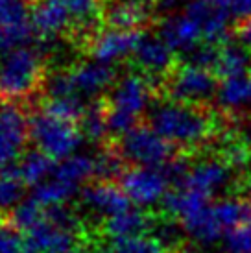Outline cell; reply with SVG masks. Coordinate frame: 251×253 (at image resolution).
Returning <instances> with one entry per match:
<instances>
[{"instance_id":"1","label":"cell","mask_w":251,"mask_h":253,"mask_svg":"<svg viewBox=\"0 0 251 253\" xmlns=\"http://www.w3.org/2000/svg\"><path fill=\"white\" fill-rule=\"evenodd\" d=\"M148 126L183 152L205 146L222 133L218 117L207 111L205 106L183 104L170 98L152 104L148 111Z\"/></svg>"},{"instance_id":"2","label":"cell","mask_w":251,"mask_h":253,"mask_svg":"<svg viewBox=\"0 0 251 253\" xmlns=\"http://www.w3.org/2000/svg\"><path fill=\"white\" fill-rule=\"evenodd\" d=\"M46 59L35 44L0 56V104L28 102L42 96L46 82Z\"/></svg>"},{"instance_id":"3","label":"cell","mask_w":251,"mask_h":253,"mask_svg":"<svg viewBox=\"0 0 251 253\" xmlns=\"http://www.w3.org/2000/svg\"><path fill=\"white\" fill-rule=\"evenodd\" d=\"M161 212L177 220L188 237L200 244H214L225 233L214 214L210 198L185 187H175L168 192Z\"/></svg>"},{"instance_id":"4","label":"cell","mask_w":251,"mask_h":253,"mask_svg":"<svg viewBox=\"0 0 251 253\" xmlns=\"http://www.w3.org/2000/svg\"><path fill=\"white\" fill-rule=\"evenodd\" d=\"M30 141L50 159L65 161L74 155L84 141V135L78 124L52 117L39 109L30 117Z\"/></svg>"},{"instance_id":"5","label":"cell","mask_w":251,"mask_h":253,"mask_svg":"<svg viewBox=\"0 0 251 253\" xmlns=\"http://www.w3.org/2000/svg\"><path fill=\"white\" fill-rule=\"evenodd\" d=\"M111 142L117 148V152L122 155V159L129 163L131 167L163 169L177 155L174 144L163 139L150 126H142V124Z\"/></svg>"},{"instance_id":"6","label":"cell","mask_w":251,"mask_h":253,"mask_svg":"<svg viewBox=\"0 0 251 253\" xmlns=\"http://www.w3.org/2000/svg\"><path fill=\"white\" fill-rule=\"evenodd\" d=\"M218 87V76L212 71L188 63H177V67L165 80L161 91L165 98L183 104L205 106V102L216 96Z\"/></svg>"},{"instance_id":"7","label":"cell","mask_w":251,"mask_h":253,"mask_svg":"<svg viewBox=\"0 0 251 253\" xmlns=\"http://www.w3.org/2000/svg\"><path fill=\"white\" fill-rule=\"evenodd\" d=\"M30 141L28 107L17 102L0 104V170L13 167Z\"/></svg>"},{"instance_id":"8","label":"cell","mask_w":251,"mask_h":253,"mask_svg":"<svg viewBox=\"0 0 251 253\" xmlns=\"http://www.w3.org/2000/svg\"><path fill=\"white\" fill-rule=\"evenodd\" d=\"M170 177L165 169H148V167H131L120 177V187L137 207H154L165 202L170 192Z\"/></svg>"},{"instance_id":"9","label":"cell","mask_w":251,"mask_h":253,"mask_svg":"<svg viewBox=\"0 0 251 253\" xmlns=\"http://www.w3.org/2000/svg\"><path fill=\"white\" fill-rule=\"evenodd\" d=\"M235 172L237 170L223 161L220 155H207L190 163L187 174L177 187H185L212 198L218 192L235 189Z\"/></svg>"},{"instance_id":"10","label":"cell","mask_w":251,"mask_h":253,"mask_svg":"<svg viewBox=\"0 0 251 253\" xmlns=\"http://www.w3.org/2000/svg\"><path fill=\"white\" fill-rule=\"evenodd\" d=\"M155 94H159L155 85L142 72H126L113 85L107 96V106L139 119L142 113L150 111Z\"/></svg>"},{"instance_id":"11","label":"cell","mask_w":251,"mask_h":253,"mask_svg":"<svg viewBox=\"0 0 251 253\" xmlns=\"http://www.w3.org/2000/svg\"><path fill=\"white\" fill-rule=\"evenodd\" d=\"M174 54L175 52L168 46L161 36L144 34L137 50L133 52L131 59L135 67L155 85V89L159 92L165 80L177 67Z\"/></svg>"},{"instance_id":"12","label":"cell","mask_w":251,"mask_h":253,"mask_svg":"<svg viewBox=\"0 0 251 253\" xmlns=\"http://www.w3.org/2000/svg\"><path fill=\"white\" fill-rule=\"evenodd\" d=\"M26 239L32 253H78L85 242L82 231L57 225L46 216L26 233Z\"/></svg>"},{"instance_id":"13","label":"cell","mask_w":251,"mask_h":253,"mask_svg":"<svg viewBox=\"0 0 251 253\" xmlns=\"http://www.w3.org/2000/svg\"><path fill=\"white\" fill-rule=\"evenodd\" d=\"M152 0H105L102 22L104 28L142 32L154 22Z\"/></svg>"},{"instance_id":"14","label":"cell","mask_w":251,"mask_h":253,"mask_svg":"<svg viewBox=\"0 0 251 253\" xmlns=\"http://www.w3.org/2000/svg\"><path fill=\"white\" fill-rule=\"evenodd\" d=\"M80 205L82 209L96 218L115 216L126 211L129 205V198L126 196L122 187L111 181H91L80 190Z\"/></svg>"},{"instance_id":"15","label":"cell","mask_w":251,"mask_h":253,"mask_svg":"<svg viewBox=\"0 0 251 253\" xmlns=\"http://www.w3.org/2000/svg\"><path fill=\"white\" fill-rule=\"evenodd\" d=\"M142 36H144V32L102 28L98 32V36L87 44L85 52L96 61L113 65L124 57L133 56Z\"/></svg>"},{"instance_id":"16","label":"cell","mask_w":251,"mask_h":253,"mask_svg":"<svg viewBox=\"0 0 251 253\" xmlns=\"http://www.w3.org/2000/svg\"><path fill=\"white\" fill-rule=\"evenodd\" d=\"M30 19L35 32V39H57L70 37L74 21L69 9L59 0H39L30 6Z\"/></svg>"},{"instance_id":"17","label":"cell","mask_w":251,"mask_h":253,"mask_svg":"<svg viewBox=\"0 0 251 253\" xmlns=\"http://www.w3.org/2000/svg\"><path fill=\"white\" fill-rule=\"evenodd\" d=\"M70 74H72L78 94L89 96L92 100L102 98V92L113 89V85L119 80L113 65L102 63L96 59L80 61L78 65L70 67Z\"/></svg>"},{"instance_id":"18","label":"cell","mask_w":251,"mask_h":253,"mask_svg":"<svg viewBox=\"0 0 251 253\" xmlns=\"http://www.w3.org/2000/svg\"><path fill=\"white\" fill-rule=\"evenodd\" d=\"M185 13L200 26L203 41L212 44H223L229 32L231 15L220 7L209 4L207 0H190Z\"/></svg>"},{"instance_id":"19","label":"cell","mask_w":251,"mask_h":253,"mask_svg":"<svg viewBox=\"0 0 251 253\" xmlns=\"http://www.w3.org/2000/svg\"><path fill=\"white\" fill-rule=\"evenodd\" d=\"M159 36L174 52H179L183 56H187L190 50L203 42L200 26L185 11L167 15L159 24Z\"/></svg>"},{"instance_id":"20","label":"cell","mask_w":251,"mask_h":253,"mask_svg":"<svg viewBox=\"0 0 251 253\" xmlns=\"http://www.w3.org/2000/svg\"><path fill=\"white\" fill-rule=\"evenodd\" d=\"M155 220H157V212L146 211L142 207H127L126 211L104 220L102 231L113 240L139 237V235L152 233Z\"/></svg>"},{"instance_id":"21","label":"cell","mask_w":251,"mask_h":253,"mask_svg":"<svg viewBox=\"0 0 251 253\" xmlns=\"http://www.w3.org/2000/svg\"><path fill=\"white\" fill-rule=\"evenodd\" d=\"M52 177L78 194L87 183L94 179V157L84 154L70 155L69 159L59 161Z\"/></svg>"},{"instance_id":"22","label":"cell","mask_w":251,"mask_h":253,"mask_svg":"<svg viewBox=\"0 0 251 253\" xmlns=\"http://www.w3.org/2000/svg\"><path fill=\"white\" fill-rule=\"evenodd\" d=\"M218 106L229 113L251 107V74L222 80L216 92Z\"/></svg>"},{"instance_id":"23","label":"cell","mask_w":251,"mask_h":253,"mask_svg":"<svg viewBox=\"0 0 251 253\" xmlns=\"http://www.w3.org/2000/svg\"><path fill=\"white\" fill-rule=\"evenodd\" d=\"M251 67V54L250 50L242 46L240 42H223L220 44L218 63L214 67V74L220 80H229L235 76L248 74V69Z\"/></svg>"},{"instance_id":"24","label":"cell","mask_w":251,"mask_h":253,"mask_svg":"<svg viewBox=\"0 0 251 253\" xmlns=\"http://www.w3.org/2000/svg\"><path fill=\"white\" fill-rule=\"evenodd\" d=\"M15 170H17L19 177L24 181V185L37 187L54 174L56 167H54V159H50L41 150H28L17 161Z\"/></svg>"},{"instance_id":"25","label":"cell","mask_w":251,"mask_h":253,"mask_svg":"<svg viewBox=\"0 0 251 253\" xmlns=\"http://www.w3.org/2000/svg\"><path fill=\"white\" fill-rule=\"evenodd\" d=\"M80 131L84 139L91 142H104L109 137L107 127V98H94L87 104L85 113L80 120Z\"/></svg>"},{"instance_id":"26","label":"cell","mask_w":251,"mask_h":253,"mask_svg":"<svg viewBox=\"0 0 251 253\" xmlns=\"http://www.w3.org/2000/svg\"><path fill=\"white\" fill-rule=\"evenodd\" d=\"M212 207H214V214L225 233L233 231L238 225L251 224V202L248 198H240L235 194L225 196Z\"/></svg>"},{"instance_id":"27","label":"cell","mask_w":251,"mask_h":253,"mask_svg":"<svg viewBox=\"0 0 251 253\" xmlns=\"http://www.w3.org/2000/svg\"><path fill=\"white\" fill-rule=\"evenodd\" d=\"M92 157H94V181L115 183V179L124 176L126 161L117 152V148L113 146V142L102 146V150H98Z\"/></svg>"},{"instance_id":"28","label":"cell","mask_w":251,"mask_h":253,"mask_svg":"<svg viewBox=\"0 0 251 253\" xmlns=\"http://www.w3.org/2000/svg\"><path fill=\"white\" fill-rule=\"evenodd\" d=\"M85 104L82 96H65V98H42L41 109L52 117L61 120L80 124V120L85 113Z\"/></svg>"},{"instance_id":"29","label":"cell","mask_w":251,"mask_h":253,"mask_svg":"<svg viewBox=\"0 0 251 253\" xmlns=\"http://www.w3.org/2000/svg\"><path fill=\"white\" fill-rule=\"evenodd\" d=\"M24 181H22L15 167L0 170V211H13L17 205L24 202Z\"/></svg>"},{"instance_id":"30","label":"cell","mask_w":251,"mask_h":253,"mask_svg":"<svg viewBox=\"0 0 251 253\" xmlns=\"http://www.w3.org/2000/svg\"><path fill=\"white\" fill-rule=\"evenodd\" d=\"M42 216H44V207L41 204H37L34 198H30V200H24L15 207L11 214L7 216V222L13 224L22 233H28L32 227H35L41 222Z\"/></svg>"},{"instance_id":"31","label":"cell","mask_w":251,"mask_h":253,"mask_svg":"<svg viewBox=\"0 0 251 253\" xmlns=\"http://www.w3.org/2000/svg\"><path fill=\"white\" fill-rule=\"evenodd\" d=\"M111 248L113 253H170L152 235H139V237L113 240Z\"/></svg>"},{"instance_id":"32","label":"cell","mask_w":251,"mask_h":253,"mask_svg":"<svg viewBox=\"0 0 251 253\" xmlns=\"http://www.w3.org/2000/svg\"><path fill=\"white\" fill-rule=\"evenodd\" d=\"M0 253H32L28 239L9 222H0Z\"/></svg>"},{"instance_id":"33","label":"cell","mask_w":251,"mask_h":253,"mask_svg":"<svg viewBox=\"0 0 251 253\" xmlns=\"http://www.w3.org/2000/svg\"><path fill=\"white\" fill-rule=\"evenodd\" d=\"M218 54H220V44H212V42L203 41L194 50L188 52L183 63L194 65V67L214 72V67L218 63Z\"/></svg>"},{"instance_id":"34","label":"cell","mask_w":251,"mask_h":253,"mask_svg":"<svg viewBox=\"0 0 251 253\" xmlns=\"http://www.w3.org/2000/svg\"><path fill=\"white\" fill-rule=\"evenodd\" d=\"M225 246L229 253H251V224L238 225L227 233Z\"/></svg>"},{"instance_id":"35","label":"cell","mask_w":251,"mask_h":253,"mask_svg":"<svg viewBox=\"0 0 251 253\" xmlns=\"http://www.w3.org/2000/svg\"><path fill=\"white\" fill-rule=\"evenodd\" d=\"M209 4L220 7L231 15V19L244 21L251 17V0H207Z\"/></svg>"},{"instance_id":"36","label":"cell","mask_w":251,"mask_h":253,"mask_svg":"<svg viewBox=\"0 0 251 253\" xmlns=\"http://www.w3.org/2000/svg\"><path fill=\"white\" fill-rule=\"evenodd\" d=\"M235 34H237V41L248 50H251V17L238 22Z\"/></svg>"},{"instance_id":"37","label":"cell","mask_w":251,"mask_h":253,"mask_svg":"<svg viewBox=\"0 0 251 253\" xmlns=\"http://www.w3.org/2000/svg\"><path fill=\"white\" fill-rule=\"evenodd\" d=\"M240 189L246 190V194H248V200L251 202V176L242 179V185H240Z\"/></svg>"},{"instance_id":"38","label":"cell","mask_w":251,"mask_h":253,"mask_svg":"<svg viewBox=\"0 0 251 253\" xmlns=\"http://www.w3.org/2000/svg\"><path fill=\"white\" fill-rule=\"evenodd\" d=\"M177 253H202V252H198V250H194V248H188V246H185V248H181Z\"/></svg>"},{"instance_id":"39","label":"cell","mask_w":251,"mask_h":253,"mask_svg":"<svg viewBox=\"0 0 251 253\" xmlns=\"http://www.w3.org/2000/svg\"><path fill=\"white\" fill-rule=\"evenodd\" d=\"M24 2H26V4H28V6H34L35 2H39V0H24Z\"/></svg>"},{"instance_id":"40","label":"cell","mask_w":251,"mask_h":253,"mask_svg":"<svg viewBox=\"0 0 251 253\" xmlns=\"http://www.w3.org/2000/svg\"><path fill=\"white\" fill-rule=\"evenodd\" d=\"M6 2H9V0H0V7L4 6V4H6Z\"/></svg>"}]
</instances>
